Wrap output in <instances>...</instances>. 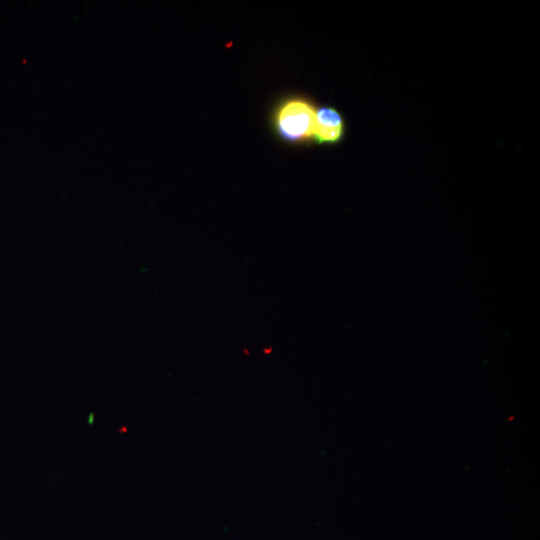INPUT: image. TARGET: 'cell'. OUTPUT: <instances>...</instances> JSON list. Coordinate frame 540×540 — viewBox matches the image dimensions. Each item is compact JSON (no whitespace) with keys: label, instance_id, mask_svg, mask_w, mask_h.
I'll return each instance as SVG.
<instances>
[{"label":"cell","instance_id":"cell-1","mask_svg":"<svg viewBox=\"0 0 540 540\" xmlns=\"http://www.w3.org/2000/svg\"><path fill=\"white\" fill-rule=\"evenodd\" d=\"M316 109L312 102L293 96L281 102L274 114V127L278 136L290 143L312 138Z\"/></svg>","mask_w":540,"mask_h":540},{"label":"cell","instance_id":"cell-2","mask_svg":"<svg viewBox=\"0 0 540 540\" xmlns=\"http://www.w3.org/2000/svg\"><path fill=\"white\" fill-rule=\"evenodd\" d=\"M344 133V120L339 111L330 106L316 109L312 139L320 144H333Z\"/></svg>","mask_w":540,"mask_h":540}]
</instances>
